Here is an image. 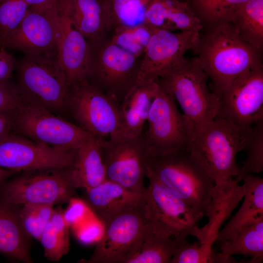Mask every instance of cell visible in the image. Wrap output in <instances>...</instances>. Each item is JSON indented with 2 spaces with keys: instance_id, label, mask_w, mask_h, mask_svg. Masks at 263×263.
<instances>
[{
  "instance_id": "1",
  "label": "cell",
  "mask_w": 263,
  "mask_h": 263,
  "mask_svg": "<svg viewBox=\"0 0 263 263\" xmlns=\"http://www.w3.org/2000/svg\"><path fill=\"white\" fill-rule=\"evenodd\" d=\"M200 33L193 51L196 61L211 80L218 96L238 77L263 65L261 53L243 40L230 21H223Z\"/></svg>"
},
{
  "instance_id": "2",
  "label": "cell",
  "mask_w": 263,
  "mask_h": 263,
  "mask_svg": "<svg viewBox=\"0 0 263 263\" xmlns=\"http://www.w3.org/2000/svg\"><path fill=\"white\" fill-rule=\"evenodd\" d=\"M208 79L194 57L186 58L180 66L157 80L160 88L180 105L191 140L217 114L219 98L209 89Z\"/></svg>"
},
{
  "instance_id": "3",
  "label": "cell",
  "mask_w": 263,
  "mask_h": 263,
  "mask_svg": "<svg viewBox=\"0 0 263 263\" xmlns=\"http://www.w3.org/2000/svg\"><path fill=\"white\" fill-rule=\"evenodd\" d=\"M245 141L246 133L234 124L216 117L196 135L187 150L217 184L238 175L236 155L244 150Z\"/></svg>"
},
{
  "instance_id": "4",
  "label": "cell",
  "mask_w": 263,
  "mask_h": 263,
  "mask_svg": "<svg viewBox=\"0 0 263 263\" xmlns=\"http://www.w3.org/2000/svg\"><path fill=\"white\" fill-rule=\"evenodd\" d=\"M146 171L187 204L205 215L214 183L187 150L149 157Z\"/></svg>"
},
{
  "instance_id": "5",
  "label": "cell",
  "mask_w": 263,
  "mask_h": 263,
  "mask_svg": "<svg viewBox=\"0 0 263 263\" xmlns=\"http://www.w3.org/2000/svg\"><path fill=\"white\" fill-rule=\"evenodd\" d=\"M141 58L122 48L108 37L88 41L86 79L119 105L138 81Z\"/></svg>"
},
{
  "instance_id": "6",
  "label": "cell",
  "mask_w": 263,
  "mask_h": 263,
  "mask_svg": "<svg viewBox=\"0 0 263 263\" xmlns=\"http://www.w3.org/2000/svg\"><path fill=\"white\" fill-rule=\"evenodd\" d=\"M15 69L23 99L52 112L65 108L68 85L58 55H24Z\"/></svg>"
},
{
  "instance_id": "7",
  "label": "cell",
  "mask_w": 263,
  "mask_h": 263,
  "mask_svg": "<svg viewBox=\"0 0 263 263\" xmlns=\"http://www.w3.org/2000/svg\"><path fill=\"white\" fill-rule=\"evenodd\" d=\"M149 180L143 199L144 214L151 232L165 238L194 236L205 214L187 204L146 171Z\"/></svg>"
},
{
  "instance_id": "8",
  "label": "cell",
  "mask_w": 263,
  "mask_h": 263,
  "mask_svg": "<svg viewBox=\"0 0 263 263\" xmlns=\"http://www.w3.org/2000/svg\"><path fill=\"white\" fill-rule=\"evenodd\" d=\"M70 169L50 168L22 171L0 185V198L16 206L55 205L77 197Z\"/></svg>"
},
{
  "instance_id": "9",
  "label": "cell",
  "mask_w": 263,
  "mask_h": 263,
  "mask_svg": "<svg viewBox=\"0 0 263 263\" xmlns=\"http://www.w3.org/2000/svg\"><path fill=\"white\" fill-rule=\"evenodd\" d=\"M65 108L77 125L97 139L121 136L118 104L87 79L68 86Z\"/></svg>"
},
{
  "instance_id": "10",
  "label": "cell",
  "mask_w": 263,
  "mask_h": 263,
  "mask_svg": "<svg viewBox=\"0 0 263 263\" xmlns=\"http://www.w3.org/2000/svg\"><path fill=\"white\" fill-rule=\"evenodd\" d=\"M13 114V131L55 149L76 150L93 136L78 125L23 99Z\"/></svg>"
},
{
  "instance_id": "11",
  "label": "cell",
  "mask_w": 263,
  "mask_h": 263,
  "mask_svg": "<svg viewBox=\"0 0 263 263\" xmlns=\"http://www.w3.org/2000/svg\"><path fill=\"white\" fill-rule=\"evenodd\" d=\"M175 102L159 87L149 112L148 129L141 135L148 157L187 150L191 141L188 121Z\"/></svg>"
},
{
  "instance_id": "12",
  "label": "cell",
  "mask_w": 263,
  "mask_h": 263,
  "mask_svg": "<svg viewBox=\"0 0 263 263\" xmlns=\"http://www.w3.org/2000/svg\"><path fill=\"white\" fill-rule=\"evenodd\" d=\"M144 199V198H143ZM102 237L96 243L88 263H127L150 231L143 200L104 224Z\"/></svg>"
},
{
  "instance_id": "13",
  "label": "cell",
  "mask_w": 263,
  "mask_h": 263,
  "mask_svg": "<svg viewBox=\"0 0 263 263\" xmlns=\"http://www.w3.org/2000/svg\"><path fill=\"white\" fill-rule=\"evenodd\" d=\"M217 96L216 117L230 121L245 134L263 118V65L240 76Z\"/></svg>"
},
{
  "instance_id": "14",
  "label": "cell",
  "mask_w": 263,
  "mask_h": 263,
  "mask_svg": "<svg viewBox=\"0 0 263 263\" xmlns=\"http://www.w3.org/2000/svg\"><path fill=\"white\" fill-rule=\"evenodd\" d=\"M59 32L57 1L52 0L42 5L29 6L3 48L20 51L25 55H58Z\"/></svg>"
},
{
  "instance_id": "15",
  "label": "cell",
  "mask_w": 263,
  "mask_h": 263,
  "mask_svg": "<svg viewBox=\"0 0 263 263\" xmlns=\"http://www.w3.org/2000/svg\"><path fill=\"white\" fill-rule=\"evenodd\" d=\"M106 179L143 194L148 156L141 139L117 136L101 141Z\"/></svg>"
},
{
  "instance_id": "16",
  "label": "cell",
  "mask_w": 263,
  "mask_h": 263,
  "mask_svg": "<svg viewBox=\"0 0 263 263\" xmlns=\"http://www.w3.org/2000/svg\"><path fill=\"white\" fill-rule=\"evenodd\" d=\"M76 157V150L55 149L13 132L0 141V167L17 172L70 169Z\"/></svg>"
},
{
  "instance_id": "17",
  "label": "cell",
  "mask_w": 263,
  "mask_h": 263,
  "mask_svg": "<svg viewBox=\"0 0 263 263\" xmlns=\"http://www.w3.org/2000/svg\"><path fill=\"white\" fill-rule=\"evenodd\" d=\"M200 33L155 28L141 58L138 80L157 81L180 66L186 52L196 46Z\"/></svg>"
},
{
  "instance_id": "18",
  "label": "cell",
  "mask_w": 263,
  "mask_h": 263,
  "mask_svg": "<svg viewBox=\"0 0 263 263\" xmlns=\"http://www.w3.org/2000/svg\"><path fill=\"white\" fill-rule=\"evenodd\" d=\"M88 41L109 37L115 22L108 0H57Z\"/></svg>"
},
{
  "instance_id": "19",
  "label": "cell",
  "mask_w": 263,
  "mask_h": 263,
  "mask_svg": "<svg viewBox=\"0 0 263 263\" xmlns=\"http://www.w3.org/2000/svg\"><path fill=\"white\" fill-rule=\"evenodd\" d=\"M57 5L59 15L58 55L69 86L87 78L88 41L57 2Z\"/></svg>"
},
{
  "instance_id": "20",
  "label": "cell",
  "mask_w": 263,
  "mask_h": 263,
  "mask_svg": "<svg viewBox=\"0 0 263 263\" xmlns=\"http://www.w3.org/2000/svg\"><path fill=\"white\" fill-rule=\"evenodd\" d=\"M231 178L225 182L214 184L210 203L205 213L208 222L203 227H199L194 236L200 243L213 245L222 225L243 199L245 188Z\"/></svg>"
},
{
  "instance_id": "21",
  "label": "cell",
  "mask_w": 263,
  "mask_h": 263,
  "mask_svg": "<svg viewBox=\"0 0 263 263\" xmlns=\"http://www.w3.org/2000/svg\"><path fill=\"white\" fill-rule=\"evenodd\" d=\"M157 81L138 80L119 105L121 136L137 137L142 134L159 88Z\"/></svg>"
},
{
  "instance_id": "22",
  "label": "cell",
  "mask_w": 263,
  "mask_h": 263,
  "mask_svg": "<svg viewBox=\"0 0 263 263\" xmlns=\"http://www.w3.org/2000/svg\"><path fill=\"white\" fill-rule=\"evenodd\" d=\"M86 192L85 202L103 225L123 211L140 204L145 193L132 191L106 179Z\"/></svg>"
},
{
  "instance_id": "23",
  "label": "cell",
  "mask_w": 263,
  "mask_h": 263,
  "mask_svg": "<svg viewBox=\"0 0 263 263\" xmlns=\"http://www.w3.org/2000/svg\"><path fill=\"white\" fill-rule=\"evenodd\" d=\"M145 23L170 31L201 32L203 27L187 1L153 0L145 14Z\"/></svg>"
},
{
  "instance_id": "24",
  "label": "cell",
  "mask_w": 263,
  "mask_h": 263,
  "mask_svg": "<svg viewBox=\"0 0 263 263\" xmlns=\"http://www.w3.org/2000/svg\"><path fill=\"white\" fill-rule=\"evenodd\" d=\"M20 206L0 198V253L26 263H32L30 238L24 230L19 213Z\"/></svg>"
},
{
  "instance_id": "25",
  "label": "cell",
  "mask_w": 263,
  "mask_h": 263,
  "mask_svg": "<svg viewBox=\"0 0 263 263\" xmlns=\"http://www.w3.org/2000/svg\"><path fill=\"white\" fill-rule=\"evenodd\" d=\"M245 189L243 202L218 233L217 240L231 239L244 228L263 220V179L249 174L242 179Z\"/></svg>"
},
{
  "instance_id": "26",
  "label": "cell",
  "mask_w": 263,
  "mask_h": 263,
  "mask_svg": "<svg viewBox=\"0 0 263 263\" xmlns=\"http://www.w3.org/2000/svg\"><path fill=\"white\" fill-rule=\"evenodd\" d=\"M101 141L93 136L76 150V157L70 168L74 184L88 190L106 180Z\"/></svg>"
},
{
  "instance_id": "27",
  "label": "cell",
  "mask_w": 263,
  "mask_h": 263,
  "mask_svg": "<svg viewBox=\"0 0 263 263\" xmlns=\"http://www.w3.org/2000/svg\"><path fill=\"white\" fill-rule=\"evenodd\" d=\"M240 37L261 53L263 48V0H248L229 21Z\"/></svg>"
},
{
  "instance_id": "28",
  "label": "cell",
  "mask_w": 263,
  "mask_h": 263,
  "mask_svg": "<svg viewBox=\"0 0 263 263\" xmlns=\"http://www.w3.org/2000/svg\"><path fill=\"white\" fill-rule=\"evenodd\" d=\"M222 243L221 253L226 257L239 254L244 257H250L246 263L262 262L263 220L244 228L235 237Z\"/></svg>"
},
{
  "instance_id": "29",
  "label": "cell",
  "mask_w": 263,
  "mask_h": 263,
  "mask_svg": "<svg viewBox=\"0 0 263 263\" xmlns=\"http://www.w3.org/2000/svg\"><path fill=\"white\" fill-rule=\"evenodd\" d=\"M70 227L64 216V210L58 206L45 227L39 239L47 260L57 262L70 249Z\"/></svg>"
},
{
  "instance_id": "30",
  "label": "cell",
  "mask_w": 263,
  "mask_h": 263,
  "mask_svg": "<svg viewBox=\"0 0 263 263\" xmlns=\"http://www.w3.org/2000/svg\"><path fill=\"white\" fill-rule=\"evenodd\" d=\"M176 242L149 231L135 253L127 263H170Z\"/></svg>"
},
{
  "instance_id": "31",
  "label": "cell",
  "mask_w": 263,
  "mask_h": 263,
  "mask_svg": "<svg viewBox=\"0 0 263 263\" xmlns=\"http://www.w3.org/2000/svg\"><path fill=\"white\" fill-rule=\"evenodd\" d=\"M248 0H189L187 1L203 28L229 21L234 13Z\"/></svg>"
},
{
  "instance_id": "32",
  "label": "cell",
  "mask_w": 263,
  "mask_h": 263,
  "mask_svg": "<svg viewBox=\"0 0 263 263\" xmlns=\"http://www.w3.org/2000/svg\"><path fill=\"white\" fill-rule=\"evenodd\" d=\"M155 28L146 23L134 26H117L108 38L126 51L142 57Z\"/></svg>"
},
{
  "instance_id": "33",
  "label": "cell",
  "mask_w": 263,
  "mask_h": 263,
  "mask_svg": "<svg viewBox=\"0 0 263 263\" xmlns=\"http://www.w3.org/2000/svg\"><path fill=\"white\" fill-rule=\"evenodd\" d=\"M244 150L246 158L240 168L235 180L242 181L246 175L259 173L263 170V118L259 120L246 133V141Z\"/></svg>"
},
{
  "instance_id": "34",
  "label": "cell",
  "mask_w": 263,
  "mask_h": 263,
  "mask_svg": "<svg viewBox=\"0 0 263 263\" xmlns=\"http://www.w3.org/2000/svg\"><path fill=\"white\" fill-rule=\"evenodd\" d=\"M175 239L176 245L170 263H221L220 254L212 245L198 241L190 243L186 237Z\"/></svg>"
},
{
  "instance_id": "35",
  "label": "cell",
  "mask_w": 263,
  "mask_h": 263,
  "mask_svg": "<svg viewBox=\"0 0 263 263\" xmlns=\"http://www.w3.org/2000/svg\"><path fill=\"white\" fill-rule=\"evenodd\" d=\"M115 27L134 26L145 23L147 10L153 0H108Z\"/></svg>"
},
{
  "instance_id": "36",
  "label": "cell",
  "mask_w": 263,
  "mask_h": 263,
  "mask_svg": "<svg viewBox=\"0 0 263 263\" xmlns=\"http://www.w3.org/2000/svg\"><path fill=\"white\" fill-rule=\"evenodd\" d=\"M54 205L44 204H27L19 207V216L26 233L39 240L53 215Z\"/></svg>"
},
{
  "instance_id": "37",
  "label": "cell",
  "mask_w": 263,
  "mask_h": 263,
  "mask_svg": "<svg viewBox=\"0 0 263 263\" xmlns=\"http://www.w3.org/2000/svg\"><path fill=\"white\" fill-rule=\"evenodd\" d=\"M29 7L26 0H3L0 3V48L18 28Z\"/></svg>"
},
{
  "instance_id": "38",
  "label": "cell",
  "mask_w": 263,
  "mask_h": 263,
  "mask_svg": "<svg viewBox=\"0 0 263 263\" xmlns=\"http://www.w3.org/2000/svg\"><path fill=\"white\" fill-rule=\"evenodd\" d=\"M64 210V218L70 228L75 229L94 214L86 202L77 197L69 201Z\"/></svg>"
},
{
  "instance_id": "39",
  "label": "cell",
  "mask_w": 263,
  "mask_h": 263,
  "mask_svg": "<svg viewBox=\"0 0 263 263\" xmlns=\"http://www.w3.org/2000/svg\"><path fill=\"white\" fill-rule=\"evenodd\" d=\"M104 228L103 224L94 215L73 231L81 243L90 244L100 239Z\"/></svg>"
},
{
  "instance_id": "40",
  "label": "cell",
  "mask_w": 263,
  "mask_h": 263,
  "mask_svg": "<svg viewBox=\"0 0 263 263\" xmlns=\"http://www.w3.org/2000/svg\"><path fill=\"white\" fill-rule=\"evenodd\" d=\"M22 99L16 83L11 78L0 82V111L15 109Z\"/></svg>"
},
{
  "instance_id": "41",
  "label": "cell",
  "mask_w": 263,
  "mask_h": 263,
  "mask_svg": "<svg viewBox=\"0 0 263 263\" xmlns=\"http://www.w3.org/2000/svg\"><path fill=\"white\" fill-rule=\"evenodd\" d=\"M16 60L4 48H0V82L11 78Z\"/></svg>"
},
{
  "instance_id": "42",
  "label": "cell",
  "mask_w": 263,
  "mask_h": 263,
  "mask_svg": "<svg viewBox=\"0 0 263 263\" xmlns=\"http://www.w3.org/2000/svg\"><path fill=\"white\" fill-rule=\"evenodd\" d=\"M13 110L0 111V141L13 132Z\"/></svg>"
},
{
  "instance_id": "43",
  "label": "cell",
  "mask_w": 263,
  "mask_h": 263,
  "mask_svg": "<svg viewBox=\"0 0 263 263\" xmlns=\"http://www.w3.org/2000/svg\"><path fill=\"white\" fill-rule=\"evenodd\" d=\"M17 173L18 172L0 167V185Z\"/></svg>"
},
{
  "instance_id": "44",
  "label": "cell",
  "mask_w": 263,
  "mask_h": 263,
  "mask_svg": "<svg viewBox=\"0 0 263 263\" xmlns=\"http://www.w3.org/2000/svg\"><path fill=\"white\" fill-rule=\"evenodd\" d=\"M52 0H26L29 6H38L47 3Z\"/></svg>"
},
{
  "instance_id": "45",
  "label": "cell",
  "mask_w": 263,
  "mask_h": 263,
  "mask_svg": "<svg viewBox=\"0 0 263 263\" xmlns=\"http://www.w3.org/2000/svg\"><path fill=\"white\" fill-rule=\"evenodd\" d=\"M3 0H0V3Z\"/></svg>"
}]
</instances>
